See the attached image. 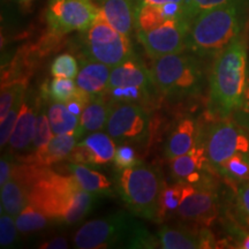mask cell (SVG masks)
<instances>
[{"label":"cell","instance_id":"1","mask_svg":"<svg viewBox=\"0 0 249 249\" xmlns=\"http://www.w3.org/2000/svg\"><path fill=\"white\" fill-rule=\"evenodd\" d=\"M14 176L26 183L29 203L45 213L52 222L73 225L91 211L95 195L83 191L73 176H62L50 167L23 163Z\"/></svg>","mask_w":249,"mask_h":249},{"label":"cell","instance_id":"2","mask_svg":"<svg viewBox=\"0 0 249 249\" xmlns=\"http://www.w3.org/2000/svg\"><path fill=\"white\" fill-rule=\"evenodd\" d=\"M248 44L245 31L214 57L210 74V107L220 118L242 107L248 80Z\"/></svg>","mask_w":249,"mask_h":249},{"label":"cell","instance_id":"3","mask_svg":"<svg viewBox=\"0 0 249 249\" xmlns=\"http://www.w3.org/2000/svg\"><path fill=\"white\" fill-rule=\"evenodd\" d=\"M249 0H230L192 20L186 51L200 58L216 57L244 31Z\"/></svg>","mask_w":249,"mask_h":249},{"label":"cell","instance_id":"4","mask_svg":"<svg viewBox=\"0 0 249 249\" xmlns=\"http://www.w3.org/2000/svg\"><path fill=\"white\" fill-rule=\"evenodd\" d=\"M198 58L183 51L152 60L150 73L154 87L167 97H183L198 92L203 82Z\"/></svg>","mask_w":249,"mask_h":249},{"label":"cell","instance_id":"5","mask_svg":"<svg viewBox=\"0 0 249 249\" xmlns=\"http://www.w3.org/2000/svg\"><path fill=\"white\" fill-rule=\"evenodd\" d=\"M160 176L152 167L140 163L117 174V192L135 216L157 222L161 188Z\"/></svg>","mask_w":249,"mask_h":249},{"label":"cell","instance_id":"6","mask_svg":"<svg viewBox=\"0 0 249 249\" xmlns=\"http://www.w3.org/2000/svg\"><path fill=\"white\" fill-rule=\"evenodd\" d=\"M141 225L124 213L87 222L74 235V245L79 249L112 248L123 245L129 248L130 240Z\"/></svg>","mask_w":249,"mask_h":249},{"label":"cell","instance_id":"7","mask_svg":"<svg viewBox=\"0 0 249 249\" xmlns=\"http://www.w3.org/2000/svg\"><path fill=\"white\" fill-rule=\"evenodd\" d=\"M83 51L87 58L116 67L133 57L128 36L114 29L99 12L88 30L83 31Z\"/></svg>","mask_w":249,"mask_h":249},{"label":"cell","instance_id":"8","mask_svg":"<svg viewBox=\"0 0 249 249\" xmlns=\"http://www.w3.org/2000/svg\"><path fill=\"white\" fill-rule=\"evenodd\" d=\"M98 14L93 0H49L45 18L50 35L60 38L73 31L88 30Z\"/></svg>","mask_w":249,"mask_h":249},{"label":"cell","instance_id":"9","mask_svg":"<svg viewBox=\"0 0 249 249\" xmlns=\"http://www.w3.org/2000/svg\"><path fill=\"white\" fill-rule=\"evenodd\" d=\"M204 148L209 163L214 167L236 154H249V130L231 117L220 118L205 135Z\"/></svg>","mask_w":249,"mask_h":249},{"label":"cell","instance_id":"10","mask_svg":"<svg viewBox=\"0 0 249 249\" xmlns=\"http://www.w3.org/2000/svg\"><path fill=\"white\" fill-rule=\"evenodd\" d=\"M189 27L191 21L185 17L169 18L154 30L136 31V37L149 58L155 60L163 55L186 51Z\"/></svg>","mask_w":249,"mask_h":249},{"label":"cell","instance_id":"11","mask_svg":"<svg viewBox=\"0 0 249 249\" xmlns=\"http://www.w3.org/2000/svg\"><path fill=\"white\" fill-rule=\"evenodd\" d=\"M149 117L138 103L111 102L107 133L117 143L140 141L147 134Z\"/></svg>","mask_w":249,"mask_h":249},{"label":"cell","instance_id":"12","mask_svg":"<svg viewBox=\"0 0 249 249\" xmlns=\"http://www.w3.org/2000/svg\"><path fill=\"white\" fill-rule=\"evenodd\" d=\"M183 194L177 216L186 222L210 226L219 213L218 195L208 180L191 185L182 182Z\"/></svg>","mask_w":249,"mask_h":249},{"label":"cell","instance_id":"13","mask_svg":"<svg viewBox=\"0 0 249 249\" xmlns=\"http://www.w3.org/2000/svg\"><path fill=\"white\" fill-rule=\"evenodd\" d=\"M44 96L35 90H27L24 96L17 124L9 139V152L17 156L20 160H24L31 151L33 140L35 136L36 120L40 108L44 105Z\"/></svg>","mask_w":249,"mask_h":249},{"label":"cell","instance_id":"14","mask_svg":"<svg viewBox=\"0 0 249 249\" xmlns=\"http://www.w3.org/2000/svg\"><path fill=\"white\" fill-rule=\"evenodd\" d=\"M116 143L108 134L93 132L79 143L67 160L71 163L86 165H105L113 161Z\"/></svg>","mask_w":249,"mask_h":249},{"label":"cell","instance_id":"15","mask_svg":"<svg viewBox=\"0 0 249 249\" xmlns=\"http://www.w3.org/2000/svg\"><path fill=\"white\" fill-rule=\"evenodd\" d=\"M208 161L204 143L198 138L191 151L170 160L171 176L177 182L195 185L204 180L202 171Z\"/></svg>","mask_w":249,"mask_h":249},{"label":"cell","instance_id":"16","mask_svg":"<svg viewBox=\"0 0 249 249\" xmlns=\"http://www.w3.org/2000/svg\"><path fill=\"white\" fill-rule=\"evenodd\" d=\"M129 86L140 87L151 91L152 88H155L150 71H148L141 61L134 57H130L116 67H112L107 91L119 87Z\"/></svg>","mask_w":249,"mask_h":249},{"label":"cell","instance_id":"17","mask_svg":"<svg viewBox=\"0 0 249 249\" xmlns=\"http://www.w3.org/2000/svg\"><path fill=\"white\" fill-rule=\"evenodd\" d=\"M111 70L107 65L86 57L80 61L75 82L81 90L90 96L104 95L107 92Z\"/></svg>","mask_w":249,"mask_h":249},{"label":"cell","instance_id":"18","mask_svg":"<svg viewBox=\"0 0 249 249\" xmlns=\"http://www.w3.org/2000/svg\"><path fill=\"white\" fill-rule=\"evenodd\" d=\"M99 12L114 29L130 37L135 29V7L132 0H97Z\"/></svg>","mask_w":249,"mask_h":249},{"label":"cell","instance_id":"19","mask_svg":"<svg viewBox=\"0 0 249 249\" xmlns=\"http://www.w3.org/2000/svg\"><path fill=\"white\" fill-rule=\"evenodd\" d=\"M75 134H62V135H54L46 145V148L39 154L29 156L22 163L38 165V166L50 167L51 165L57 164L59 161L66 160L74 147L77 143Z\"/></svg>","mask_w":249,"mask_h":249},{"label":"cell","instance_id":"20","mask_svg":"<svg viewBox=\"0 0 249 249\" xmlns=\"http://www.w3.org/2000/svg\"><path fill=\"white\" fill-rule=\"evenodd\" d=\"M108 112H110V104H107V97L104 95L92 96L80 116V124L75 132L76 138L80 139L85 134L99 132L105 128Z\"/></svg>","mask_w":249,"mask_h":249},{"label":"cell","instance_id":"21","mask_svg":"<svg viewBox=\"0 0 249 249\" xmlns=\"http://www.w3.org/2000/svg\"><path fill=\"white\" fill-rule=\"evenodd\" d=\"M198 135L196 124L192 118H185L177 124L165 144V156L169 160L187 154L194 148Z\"/></svg>","mask_w":249,"mask_h":249},{"label":"cell","instance_id":"22","mask_svg":"<svg viewBox=\"0 0 249 249\" xmlns=\"http://www.w3.org/2000/svg\"><path fill=\"white\" fill-rule=\"evenodd\" d=\"M67 169L83 191L95 195L96 197L111 194L112 187L110 180L98 171L90 169L86 164L71 163V161L67 165Z\"/></svg>","mask_w":249,"mask_h":249},{"label":"cell","instance_id":"23","mask_svg":"<svg viewBox=\"0 0 249 249\" xmlns=\"http://www.w3.org/2000/svg\"><path fill=\"white\" fill-rule=\"evenodd\" d=\"M29 204L28 187L22 180L13 174L11 179L1 186V213L17 217Z\"/></svg>","mask_w":249,"mask_h":249},{"label":"cell","instance_id":"24","mask_svg":"<svg viewBox=\"0 0 249 249\" xmlns=\"http://www.w3.org/2000/svg\"><path fill=\"white\" fill-rule=\"evenodd\" d=\"M157 238L163 249H197L200 248V232L187 227H160Z\"/></svg>","mask_w":249,"mask_h":249},{"label":"cell","instance_id":"25","mask_svg":"<svg viewBox=\"0 0 249 249\" xmlns=\"http://www.w3.org/2000/svg\"><path fill=\"white\" fill-rule=\"evenodd\" d=\"M46 111H48L49 121L54 135L75 134L80 124V117L71 113L65 103H50Z\"/></svg>","mask_w":249,"mask_h":249},{"label":"cell","instance_id":"26","mask_svg":"<svg viewBox=\"0 0 249 249\" xmlns=\"http://www.w3.org/2000/svg\"><path fill=\"white\" fill-rule=\"evenodd\" d=\"M182 194V182L167 185L166 182L163 181L160 193V200H158V213L156 223H161L167 218L172 217L173 214H177L180 204H181Z\"/></svg>","mask_w":249,"mask_h":249},{"label":"cell","instance_id":"27","mask_svg":"<svg viewBox=\"0 0 249 249\" xmlns=\"http://www.w3.org/2000/svg\"><path fill=\"white\" fill-rule=\"evenodd\" d=\"M51 222L52 220L45 213H43L30 203L15 217V224L21 234L42 231L46 229Z\"/></svg>","mask_w":249,"mask_h":249},{"label":"cell","instance_id":"28","mask_svg":"<svg viewBox=\"0 0 249 249\" xmlns=\"http://www.w3.org/2000/svg\"><path fill=\"white\" fill-rule=\"evenodd\" d=\"M29 79H17L1 82L0 92V120H2L18 99L26 96Z\"/></svg>","mask_w":249,"mask_h":249},{"label":"cell","instance_id":"29","mask_svg":"<svg viewBox=\"0 0 249 249\" xmlns=\"http://www.w3.org/2000/svg\"><path fill=\"white\" fill-rule=\"evenodd\" d=\"M226 179L236 183L249 181V154H236L217 167Z\"/></svg>","mask_w":249,"mask_h":249},{"label":"cell","instance_id":"30","mask_svg":"<svg viewBox=\"0 0 249 249\" xmlns=\"http://www.w3.org/2000/svg\"><path fill=\"white\" fill-rule=\"evenodd\" d=\"M169 20L161 6L142 5L135 9L136 31H150Z\"/></svg>","mask_w":249,"mask_h":249},{"label":"cell","instance_id":"31","mask_svg":"<svg viewBox=\"0 0 249 249\" xmlns=\"http://www.w3.org/2000/svg\"><path fill=\"white\" fill-rule=\"evenodd\" d=\"M79 91V87L73 79H62V77H54L51 82L42 87L43 96L50 98L51 102L67 103Z\"/></svg>","mask_w":249,"mask_h":249},{"label":"cell","instance_id":"32","mask_svg":"<svg viewBox=\"0 0 249 249\" xmlns=\"http://www.w3.org/2000/svg\"><path fill=\"white\" fill-rule=\"evenodd\" d=\"M54 134L52 132L51 124H50L49 117H48V111L45 110V107L43 105L40 108L38 116H37L36 120V129H35V136L33 140V145H31V151L29 156L39 154L40 151H43L46 148V145L49 144V142L51 141V139L53 138ZM26 157V158H27ZM24 158V160H26ZM21 160V161H22Z\"/></svg>","mask_w":249,"mask_h":249},{"label":"cell","instance_id":"33","mask_svg":"<svg viewBox=\"0 0 249 249\" xmlns=\"http://www.w3.org/2000/svg\"><path fill=\"white\" fill-rule=\"evenodd\" d=\"M104 96L111 102H128L144 104L151 98V90L134 86L119 87V88L108 90L104 93Z\"/></svg>","mask_w":249,"mask_h":249},{"label":"cell","instance_id":"34","mask_svg":"<svg viewBox=\"0 0 249 249\" xmlns=\"http://www.w3.org/2000/svg\"><path fill=\"white\" fill-rule=\"evenodd\" d=\"M50 73L53 77L75 79L79 73L76 59L70 53H62L54 58L50 67Z\"/></svg>","mask_w":249,"mask_h":249},{"label":"cell","instance_id":"35","mask_svg":"<svg viewBox=\"0 0 249 249\" xmlns=\"http://www.w3.org/2000/svg\"><path fill=\"white\" fill-rule=\"evenodd\" d=\"M23 99L24 97L18 99L13 105V107L9 110L8 113L6 114L4 119L1 120V124H0V145H1V149H4L8 144L9 139H11L12 134H13L18 114H20L21 107H22Z\"/></svg>","mask_w":249,"mask_h":249},{"label":"cell","instance_id":"36","mask_svg":"<svg viewBox=\"0 0 249 249\" xmlns=\"http://www.w3.org/2000/svg\"><path fill=\"white\" fill-rule=\"evenodd\" d=\"M141 161L138 160L136 151L129 144L124 143H119V145L116 148V154H114L113 164L114 169L117 171H123L130 167L136 166Z\"/></svg>","mask_w":249,"mask_h":249},{"label":"cell","instance_id":"37","mask_svg":"<svg viewBox=\"0 0 249 249\" xmlns=\"http://www.w3.org/2000/svg\"><path fill=\"white\" fill-rule=\"evenodd\" d=\"M18 230L13 217L8 213H1L0 217V246L1 248L12 247L18 240Z\"/></svg>","mask_w":249,"mask_h":249},{"label":"cell","instance_id":"38","mask_svg":"<svg viewBox=\"0 0 249 249\" xmlns=\"http://www.w3.org/2000/svg\"><path fill=\"white\" fill-rule=\"evenodd\" d=\"M230 0H186V2L183 4L185 17L192 22L193 18L197 17L202 12L226 4Z\"/></svg>","mask_w":249,"mask_h":249},{"label":"cell","instance_id":"39","mask_svg":"<svg viewBox=\"0 0 249 249\" xmlns=\"http://www.w3.org/2000/svg\"><path fill=\"white\" fill-rule=\"evenodd\" d=\"M236 210L239 216L249 227V181L241 183L236 192Z\"/></svg>","mask_w":249,"mask_h":249},{"label":"cell","instance_id":"40","mask_svg":"<svg viewBox=\"0 0 249 249\" xmlns=\"http://www.w3.org/2000/svg\"><path fill=\"white\" fill-rule=\"evenodd\" d=\"M15 167L17 165L14 163V156L11 152L2 155L0 160V186H4L13 177Z\"/></svg>","mask_w":249,"mask_h":249},{"label":"cell","instance_id":"41","mask_svg":"<svg viewBox=\"0 0 249 249\" xmlns=\"http://www.w3.org/2000/svg\"><path fill=\"white\" fill-rule=\"evenodd\" d=\"M70 247L67 239L64 236H55V238L50 239V240L40 244L39 248L45 249H66Z\"/></svg>","mask_w":249,"mask_h":249},{"label":"cell","instance_id":"42","mask_svg":"<svg viewBox=\"0 0 249 249\" xmlns=\"http://www.w3.org/2000/svg\"><path fill=\"white\" fill-rule=\"evenodd\" d=\"M217 242L214 240V236L213 235L209 230L204 229L200 231V248H216Z\"/></svg>","mask_w":249,"mask_h":249},{"label":"cell","instance_id":"43","mask_svg":"<svg viewBox=\"0 0 249 249\" xmlns=\"http://www.w3.org/2000/svg\"><path fill=\"white\" fill-rule=\"evenodd\" d=\"M135 9L142 5H158L163 6L166 4H185L186 0H132Z\"/></svg>","mask_w":249,"mask_h":249},{"label":"cell","instance_id":"44","mask_svg":"<svg viewBox=\"0 0 249 249\" xmlns=\"http://www.w3.org/2000/svg\"><path fill=\"white\" fill-rule=\"evenodd\" d=\"M239 111H240L241 118L244 120V126L249 130V97H247V96L245 97L244 105Z\"/></svg>","mask_w":249,"mask_h":249},{"label":"cell","instance_id":"45","mask_svg":"<svg viewBox=\"0 0 249 249\" xmlns=\"http://www.w3.org/2000/svg\"><path fill=\"white\" fill-rule=\"evenodd\" d=\"M236 247L241 248V249H249V233L244 235V238L241 239L240 244L236 246Z\"/></svg>","mask_w":249,"mask_h":249},{"label":"cell","instance_id":"46","mask_svg":"<svg viewBox=\"0 0 249 249\" xmlns=\"http://www.w3.org/2000/svg\"><path fill=\"white\" fill-rule=\"evenodd\" d=\"M247 96V97H249V70H248V80H247V89H246V95L245 97Z\"/></svg>","mask_w":249,"mask_h":249},{"label":"cell","instance_id":"47","mask_svg":"<svg viewBox=\"0 0 249 249\" xmlns=\"http://www.w3.org/2000/svg\"><path fill=\"white\" fill-rule=\"evenodd\" d=\"M20 1H22V2H30L31 0H20Z\"/></svg>","mask_w":249,"mask_h":249}]
</instances>
